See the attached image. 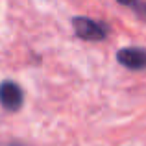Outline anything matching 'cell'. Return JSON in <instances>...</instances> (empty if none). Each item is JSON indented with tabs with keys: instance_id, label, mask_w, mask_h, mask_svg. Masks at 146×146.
<instances>
[{
	"instance_id": "1",
	"label": "cell",
	"mask_w": 146,
	"mask_h": 146,
	"mask_svg": "<svg viewBox=\"0 0 146 146\" xmlns=\"http://www.w3.org/2000/svg\"><path fill=\"white\" fill-rule=\"evenodd\" d=\"M72 26H74L76 35L83 41H104L107 37V33H109L107 24L93 21L89 17H74L72 19Z\"/></svg>"
},
{
	"instance_id": "2",
	"label": "cell",
	"mask_w": 146,
	"mask_h": 146,
	"mask_svg": "<svg viewBox=\"0 0 146 146\" xmlns=\"http://www.w3.org/2000/svg\"><path fill=\"white\" fill-rule=\"evenodd\" d=\"M24 104V91L21 85L11 80H4L0 83V106L7 111H19Z\"/></svg>"
},
{
	"instance_id": "3",
	"label": "cell",
	"mask_w": 146,
	"mask_h": 146,
	"mask_svg": "<svg viewBox=\"0 0 146 146\" xmlns=\"http://www.w3.org/2000/svg\"><path fill=\"white\" fill-rule=\"evenodd\" d=\"M117 61L129 70H144L146 68V48L128 46L117 52Z\"/></svg>"
},
{
	"instance_id": "4",
	"label": "cell",
	"mask_w": 146,
	"mask_h": 146,
	"mask_svg": "<svg viewBox=\"0 0 146 146\" xmlns=\"http://www.w3.org/2000/svg\"><path fill=\"white\" fill-rule=\"evenodd\" d=\"M118 4L131 7V9L135 11L137 15H141V17H146V2H143V0H118Z\"/></svg>"
},
{
	"instance_id": "5",
	"label": "cell",
	"mask_w": 146,
	"mask_h": 146,
	"mask_svg": "<svg viewBox=\"0 0 146 146\" xmlns=\"http://www.w3.org/2000/svg\"><path fill=\"white\" fill-rule=\"evenodd\" d=\"M0 146H26V144H21V143H6V144H0Z\"/></svg>"
}]
</instances>
